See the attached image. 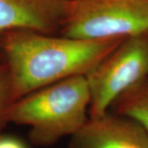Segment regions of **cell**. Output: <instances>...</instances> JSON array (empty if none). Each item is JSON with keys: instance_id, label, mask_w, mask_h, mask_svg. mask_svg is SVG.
<instances>
[{"instance_id": "6da1fadb", "label": "cell", "mask_w": 148, "mask_h": 148, "mask_svg": "<svg viewBox=\"0 0 148 148\" xmlns=\"http://www.w3.org/2000/svg\"><path fill=\"white\" fill-rule=\"evenodd\" d=\"M123 39L83 40L29 29L0 36V53L10 85L11 105L69 77L87 76Z\"/></svg>"}, {"instance_id": "7a4b0ae2", "label": "cell", "mask_w": 148, "mask_h": 148, "mask_svg": "<svg viewBox=\"0 0 148 148\" xmlns=\"http://www.w3.org/2000/svg\"><path fill=\"white\" fill-rule=\"evenodd\" d=\"M90 94L86 76H77L32 92L8 109V123L29 127L34 145L50 147L72 137L89 119Z\"/></svg>"}, {"instance_id": "3957f363", "label": "cell", "mask_w": 148, "mask_h": 148, "mask_svg": "<svg viewBox=\"0 0 148 148\" xmlns=\"http://www.w3.org/2000/svg\"><path fill=\"white\" fill-rule=\"evenodd\" d=\"M148 31V0H69L59 35L125 39Z\"/></svg>"}, {"instance_id": "277c9868", "label": "cell", "mask_w": 148, "mask_h": 148, "mask_svg": "<svg viewBox=\"0 0 148 148\" xmlns=\"http://www.w3.org/2000/svg\"><path fill=\"white\" fill-rule=\"evenodd\" d=\"M86 77L89 118L103 116L119 95L148 78V31L123 39Z\"/></svg>"}, {"instance_id": "5b68a950", "label": "cell", "mask_w": 148, "mask_h": 148, "mask_svg": "<svg viewBox=\"0 0 148 148\" xmlns=\"http://www.w3.org/2000/svg\"><path fill=\"white\" fill-rule=\"evenodd\" d=\"M69 148H148V133L132 119L109 111L89 118L70 137Z\"/></svg>"}, {"instance_id": "8992f818", "label": "cell", "mask_w": 148, "mask_h": 148, "mask_svg": "<svg viewBox=\"0 0 148 148\" xmlns=\"http://www.w3.org/2000/svg\"><path fill=\"white\" fill-rule=\"evenodd\" d=\"M69 0H0V36L12 29L58 34ZM0 60H3L0 53Z\"/></svg>"}, {"instance_id": "52a82bcc", "label": "cell", "mask_w": 148, "mask_h": 148, "mask_svg": "<svg viewBox=\"0 0 148 148\" xmlns=\"http://www.w3.org/2000/svg\"><path fill=\"white\" fill-rule=\"evenodd\" d=\"M109 111L132 119L148 133V78L119 95Z\"/></svg>"}, {"instance_id": "ba28073f", "label": "cell", "mask_w": 148, "mask_h": 148, "mask_svg": "<svg viewBox=\"0 0 148 148\" xmlns=\"http://www.w3.org/2000/svg\"><path fill=\"white\" fill-rule=\"evenodd\" d=\"M11 106L8 73L4 62L0 64V131L8 123L6 114Z\"/></svg>"}, {"instance_id": "9c48e42d", "label": "cell", "mask_w": 148, "mask_h": 148, "mask_svg": "<svg viewBox=\"0 0 148 148\" xmlns=\"http://www.w3.org/2000/svg\"><path fill=\"white\" fill-rule=\"evenodd\" d=\"M0 148H27L19 138L0 134Z\"/></svg>"}, {"instance_id": "30bf717a", "label": "cell", "mask_w": 148, "mask_h": 148, "mask_svg": "<svg viewBox=\"0 0 148 148\" xmlns=\"http://www.w3.org/2000/svg\"><path fill=\"white\" fill-rule=\"evenodd\" d=\"M2 63H3V62H0V64H2Z\"/></svg>"}, {"instance_id": "8fae6325", "label": "cell", "mask_w": 148, "mask_h": 148, "mask_svg": "<svg viewBox=\"0 0 148 148\" xmlns=\"http://www.w3.org/2000/svg\"><path fill=\"white\" fill-rule=\"evenodd\" d=\"M0 62H3V60H0Z\"/></svg>"}]
</instances>
